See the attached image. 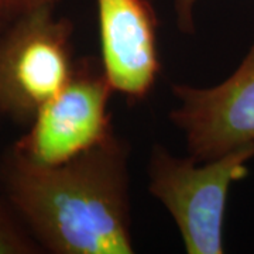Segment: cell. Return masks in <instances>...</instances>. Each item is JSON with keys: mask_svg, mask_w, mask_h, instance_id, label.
I'll return each mask as SVG.
<instances>
[{"mask_svg": "<svg viewBox=\"0 0 254 254\" xmlns=\"http://www.w3.org/2000/svg\"><path fill=\"white\" fill-rule=\"evenodd\" d=\"M113 93L99 60L76 58L68 82L40 109L11 148L40 165L66 163L115 133L109 112Z\"/></svg>", "mask_w": 254, "mask_h": 254, "instance_id": "277c9868", "label": "cell"}, {"mask_svg": "<svg viewBox=\"0 0 254 254\" xmlns=\"http://www.w3.org/2000/svg\"><path fill=\"white\" fill-rule=\"evenodd\" d=\"M61 0H0V14L7 20L41 7H57Z\"/></svg>", "mask_w": 254, "mask_h": 254, "instance_id": "ba28073f", "label": "cell"}, {"mask_svg": "<svg viewBox=\"0 0 254 254\" xmlns=\"http://www.w3.org/2000/svg\"><path fill=\"white\" fill-rule=\"evenodd\" d=\"M130 145L113 133L58 165H40L11 147L0 158V192L43 252L131 254Z\"/></svg>", "mask_w": 254, "mask_h": 254, "instance_id": "6da1fadb", "label": "cell"}, {"mask_svg": "<svg viewBox=\"0 0 254 254\" xmlns=\"http://www.w3.org/2000/svg\"><path fill=\"white\" fill-rule=\"evenodd\" d=\"M198 1L199 0H174L177 27L184 34H195V7Z\"/></svg>", "mask_w": 254, "mask_h": 254, "instance_id": "9c48e42d", "label": "cell"}, {"mask_svg": "<svg viewBox=\"0 0 254 254\" xmlns=\"http://www.w3.org/2000/svg\"><path fill=\"white\" fill-rule=\"evenodd\" d=\"M43 253L34 237L0 192V254Z\"/></svg>", "mask_w": 254, "mask_h": 254, "instance_id": "52a82bcc", "label": "cell"}, {"mask_svg": "<svg viewBox=\"0 0 254 254\" xmlns=\"http://www.w3.org/2000/svg\"><path fill=\"white\" fill-rule=\"evenodd\" d=\"M254 144L208 161L177 157L155 144L148 160V190L173 216L188 254H222L227 198L249 174Z\"/></svg>", "mask_w": 254, "mask_h": 254, "instance_id": "7a4b0ae2", "label": "cell"}, {"mask_svg": "<svg viewBox=\"0 0 254 254\" xmlns=\"http://www.w3.org/2000/svg\"><path fill=\"white\" fill-rule=\"evenodd\" d=\"M178 106L170 120L185 136L196 161H208L254 144V40L235 72L215 86H171Z\"/></svg>", "mask_w": 254, "mask_h": 254, "instance_id": "5b68a950", "label": "cell"}, {"mask_svg": "<svg viewBox=\"0 0 254 254\" xmlns=\"http://www.w3.org/2000/svg\"><path fill=\"white\" fill-rule=\"evenodd\" d=\"M7 23H9V20H7V18H4L1 14H0V33H1V30H3V28L6 27V24H7Z\"/></svg>", "mask_w": 254, "mask_h": 254, "instance_id": "30bf717a", "label": "cell"}, {"mask_svg": "<svg viewBox=\"0 0 254 254\" xmlns=\"http://www.w3.org/2000/svg\"><path fill=\"white\" fill-rule=\"evenodd\" d=\"M73 23L41 7L0 33V119L28 126L68 82L75 66Z\"/></svg>", "mask_w": 254, "mask_h": 254, "instance_id": "3957f363", "label": "cell"}, {"mask_svg": "<svg viewBox=\"0 0 254 254\" xmlns=\"http://www.w3.org/2000/svg\"><path fill=\"white\" fill-rule=\"evenodd\" d=\"M100 65L113 92L136 105L161 72L160 20L150 0H96Z\"/></svg>", "mask_w": 254, "mask_h": 254, "instance_id": "8992f818", "label": "cell"}]
</instances>
